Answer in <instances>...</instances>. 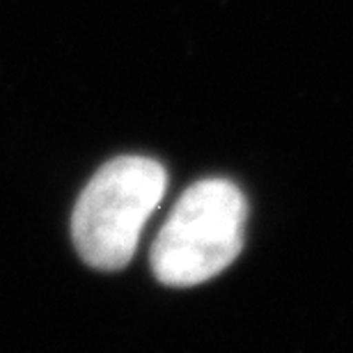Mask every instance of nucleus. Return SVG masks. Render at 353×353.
Listing matches in <instances>:
<instances>
[{
	"mask_svg": "<svg viewBox=\"0 0 353 353\" xmlns=\"http://www.w3.org/2000/svg\"><path fill=\"white\" fill-rule=\"evenodd\" d=\"M248 204L228 179H204L179 197L152 248L154 275L193 287L223 273L243 248Z\"/></svg>",
	"mask_w": 353,
	"mask_h": 353,
	"instance_id": "obj_2",
	"label": "nucleus"
},
{
	"mask_svg": "<svg viewBox=\"0 0 353 353\" xmlns=\"http://www.w3.org/2000/svg\"><path fill=\"white\" fill-rule=\"evenodd\" d=\"M168 188L165 168L147 157L108 161L83 188L72 216L76 250L99 271H119L136 255L145 223Z\"/></svg>",
	"mask_w": 353,
	"mask_h": 353,
	"instance_id": "obj_1",
	"label": "nucleus"
}]
</instances>
